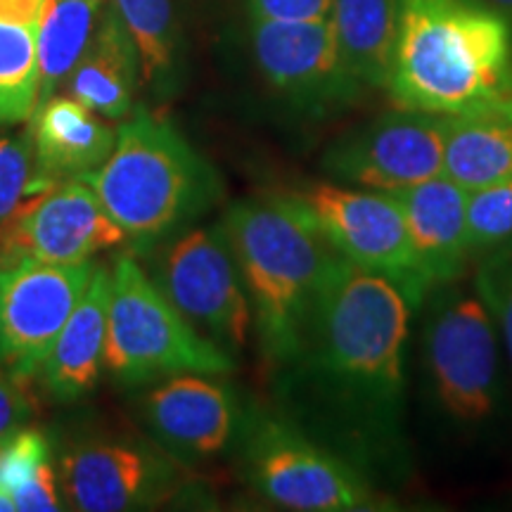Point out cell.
Here are the masks:
<instances>
[{"instance_id":"6da1fadb","label":"cell","mask_w":512,"mask_h":512,"mask_svg":"<svg viewBox=\"0 0 512 512\" xmlns=\"http://www.w3.org/2000/svg\"><path fill=\"white\" fill-rule=\"evenodd\" d=\"M418 316L392 280L339 259L299 354L280 368L299 430L392 494L413 475L408 356Z\"/></svg>"},{"instance_id":"7a4b0ae2","label":"cell","mask_w":512,"mask_h":512,"mask_svg":"<svg viewBox=\"0 0 512 512\" xmlns=\"http://www.w3.org/2000/svg\"><path fill=\"white\" fill-rule=\"evenodd\" d=\"M221 230L252 304L261 356L268 366L285 368L302 349L323 287L342 256L292 192L235 202Z\"/></svg>"},{"instance_id":"3957f363","label":"cell","mask_w":512,"mask_h":512,"mask_svg":"<svg viewBox=\"0 0 512 512\" xmlns=\"http://www.w3.org/2000/svg\"><path fill=\"white\" fill-rule=\"evenodd\" d=\"M384 91L441 117L512 93V24L477 0H401Z\"/></svg>"},{"instance_id":"277c9868","label":"cell","mask_w":512,"mask_h":512,"mask_svg":"<svg viewBox=\"0 0 512 512\" xmlns=\"http://www.w3.org/2000/svg\"><path fill=\"white\" fill-rule=\"evenodd\" d=\"M133 240H150L209 207L216 178L171 121L138 110L119 128L112 155L83 176Z\"/></svg>"},{"instance_id":"5b68a950","label":"cell","mask_w":512,"mask_h":512,"mask_svg":"<svg viewBox=\"0 0 512 512\" xmlns=\"http://www.w3.org/2000/svg\"><path fill=\"white\" fill-rule=\"evenodd\" d=\"M420 313V366L434 411L460 432L486 430L505 392L501 339L475 283L437 287Z\"/></svg>"},{"instance_id":"8992f818","label":"cell","mask_w":512,"mask_h":512,"mask_svg":"<svg viewBox=\"0 0 512 512\" xmlns=\"http://www.w3.org/2000/svg\"><path fill=\"white\" fill-rule=\"evenodd\" d=\"M105 368L124 382H145L171 373L226 375L235 361L192 328L136 259L124 256L112 273Z\"/></svg>"},{"instance_id":"52a82bcc","label":"cell","mask_w":512,"mask_h":512,"mask_svg":"<svg viewBox=\"0 0 512 512\" xmlns=\"http://www.w3.org/2000/svg\"><path fill=\"white\" fill-rule=\"evenodd\" d=\"M249 484L266 501L299 512H384L392 494L299 430L294 422L259 415L242 448Z\"/></svg>"},{"instance_id":"ba28073f","label":"cell","mask_w":512,"mask_h":512,"mask_svg":"<svg viewBox=\"0 0 512 512\" xmlns=\"http://www.w3.org/2000/svg\"><path fill=\"white\" fill-rule=\"evenodd\" d=\"M292 195L344 261L392 280L420 313L430 290L413 256L399 204L387 192L323 181Z\"/></svg>"},{"instance_id":"9c48e42d","label":"cell","mask_w":512,"mask_h":512,"mask_svg":"<svg viewBox=\"0 0 512 512\" xmlns=\"http://www.w3.org/2000/svg\"><path fill=\"white\" fill-rule=\"evenodd\" d=\"M446 117L394 107L332 140L320 166L332 181L394 192L444 174Z\"/></svg>"},{"instance_id":"30bf717a","label":"cell","mask_w":512,"mask_h":512,"mask_svg":"<svg viewBox=\"0 0 512 512\" xmlns=\"http://www.w3.org/2000/svg\"><path fill=\"white\" fill-rule=\"evenodd\" d=\"M162 283L197 332L228 354L245 347L254 328L252 304L221 226L195 228L176 240L164 256Z\"/></svg>"},{"instance_id":"8fae6325","label":"cell","mask_w":512,"mask_h":512,"mask_svg":"<svg viewBox=\"0 0 512 512\" xmlns=\"http://www.w3.org/2000/svg\"><path fill=\"white\" fill-rule=\"evenodd\" d=\"M93 264L19 261L0 268V366L12 380L41 373L57 335L93 278Z\"/></svg>"},{"instance_id":"7c38bea8","label":"cell","mask_w":512,"mask_h":512,"mask_svg":"<svg viewBox=\"0 0 512 512\" xmlns=\"http://www.w3.org/2000/svg\"><path fill=\"white\" fill-rule=\"evenodd\" d=\"M252 53L268 86L306 114L339 112L368 93L344 64L330 19H252Z\"/></svg>"},{"instance_id":"4fadbf2b","label":"cell","mask_w":512,"mask_h":512,"mask_svg":"<svg viewBox=\"0 0 512 512\" xmlns=\"http://www.w3.org/2000/svg\"><path fill=\"white\" fill-rule=\"evenodd\" d=\"M128 235L83 178H69L31 197L0 228V268L19 261L83 264Z\"/></svg>"},{"instance_id":"5bb4252c","label":"cell","mask_w":512,"mask_h":512,"mask_svg":"<svg viewBox=\"0 0 512 512\" xmlns=\"http://www.w3.org/2000/svg\"><path fill=\"white\" fill-rule=\"evenodd\" d=\"M62 484L76 510L121 512L164 501L178 486V470L145 448L95 441L64 456Z\"/></svg>"},{"instance_id":"9a60e30c","label":"cell","mask_w":512,"mask_h":512,"mask_svg":"<svg viewBox=\"0 0 512 512\" xmlns=\"http://www.w3.org/2000/svg\"><path fill=\"white\" fill-rule=\"evenodd\" d=\"M145 415L157 439L183 458H214L240 427L238 401L204 373H185L159 384L145 399Z\"/></svg>"},{"instance_id":"2e32d148","label":"cell","mask_w":512,"mask_h":512,"mask_svg":"<svg viewBox=\"0 0 512 512\" xmlns=\"http://www.w3.org/2000/svg\"><path fill=\"white\" fill-rule=\"evenodd\" d=\"M387 195L399 204L427 290L465 278L475 259L467 240V190L463 185L441 174Z\"/></svg>"},{"instance_id":"e0dca14e","label":"cell","mask_w":512,"mask_h":512,"mask_svg":"<svg viewBox=\"0 0 512 512\" xmlns=\"http://www.w3.org/2000/svg\"><path fill=\"white\" fill-rule=\"evenodd\" d=\"M29 136L48 183L93 174L112 155L117 128L69 95H53L31 114Z\"/></svg>"},{"instance_id":"ac0fdd59","label":"cell","mask_w":512,"mask_h":512,"mask_svg":"<svg viewBox=\"0 0 512 512\" xmlns=\"http://www.w3.org/2000/svg\"><path fill=\"white\" fill-rule=\"evenodd\" d=\"M110 287L112 275L105 266H95L81 302L67 318L43 363V380L57 399H81L100 380L102 366H105Z\"/></svg>"},{"instance_id":"d6986e66","label":"cell","mask_w":512,"mask_h":512,"mask_svg":"<svg viewBox=\"0 0 512 512\" xmlns=\"http://www.w3.org/2000/svg\"><path fill=\"white\" fill-rule=\"evenodd\" d=\"M140 79L136 43L112 5H105L100 24L72 74L64 81L69 98L105 119H126L133 110Z\"/></svg>"},{"instance_id":"ffe728a7","label":"cell","mask_w":512,"mask_h":512,"mask_svg":"<svg viewBox=\"0 0 512 512\" xmlns=\"http://www.w3.org/2000/svg\"><path fill=\"white\" fill-rule=\"evenodd\" d=\"M444 176L465 190L512 176V93L446 117Z\"/></svg>"},{"instance_id":"44dd1931","label":"cell","mask_w":512,"mask_h":512,"mask_svg":"<svg viewBox=\"0 0 512 512\" xmlns=\"http://www.w3.org/2000/svg\"><path fill=\"white\" fill-rule=\"evenodd\" d=\"M401 0H332L335 29L344 64L366 91H384L399 34Z\"/></svg>"},{"instance_id":"7402d4cb","label":"cell","mask_w":512,"mask_h":512,"mask_svg":"<svg viewBox=\"0 0 512 512\" xmlns=\"http://www.w3.org/2000/svg\"><path fill=\"white\" fill-rule=\"evenodd\" d=\"M105 0H46L36 27L38 100L60 91L98 29Z\"/></svg>"},{"instance_id":"603a6c76","label":"cell","mask_w":512,"mask_h":512,"mask_svg":"<svg viewBox=\"0 0 512 512\" xmlns=\"http://www.w3.org/2000/svg\"><path fill=\"white\" fill-rule=\"evenodd\" d=\"M140 57V79L159 93L174 91L181 34L171 0H110Z\"/></svg>"},{"instance_id":"cb8c5ba5","label":"cell","mask_w":512,"mask_h":512,"mask_svg":"<svg viewBox=\"0 0 512 512\" xmlns=\"http://www.w3.org/2000/svg\"><path fill=\"white\" fill-rule=\"evenodd\" d=\"M38 100L36 29L0 19V124L29 121Z\"/></svg>"},{"instance_id":"d4e9b609","label":"cell","mask_w":512,"mask_h":512,"mask_svg":"<svg viewBox=\"0 0 512 512\" xmlns=\"http://www.w3.org/2000/svg\"><path fill=\"white\" fill-rule=\"evenodd\" d=\"M467 240L472 259L512 240V176L467 190Z\"/></svg>"},{"instance_id":"484cf974","label":"cell","mask_w":512,"mask_h":512,"mask_svg":"<svg viewBox=\"0 0 512 512\" xmlns=\"http://www.w3.org/2000/svg\"><path fill=\"white\" fill-rule=\"evenodd\" d=\"M50 185L55 183H48L38 171L29 131L19 138H0V228Z\"/></svg>"},{"instance_id":"4316f807","label":"cell","mask_w":512,"mask_h":512,"mask_svg":"<svg viewBox=\"0 0 512 512\" xmlns=\"http://www.w3.org/2000/svg\"><path fill=\"white\" fill-rule=\"evenodd\" d=\"M472 283L494 318L498 339L512 366V240L477 256Z\"/></svg>"},{"instance_id":"83f0119b","label":"cell","mask_w":512,"mask_h":512,"mask_svg":"<svg viewBox=\"0 0 512 512\" xmlns=\"http://www.w3.org/2000/svg\"><path fill=\"white\" fill-rule=\"evenodd\" d=\"M48 460V439L38 430L15 432L0 448V486L15 491Z\"/></svg>"},{"instance_id":"f1b7e54d","label":"cell","mask_w":512,"mask_h":512,"mask_svg":"<svg viewBox=\"0 0 512 512\" xmlns=\"http://www.w3.org/2000/svg\"><path fill=\"white\" fill-rule=\"evenodd\" d=\"M330 10L332 0H247L249 19L259 22H318Z\"/></svg>"},{"instance_id":"f546056e","label":"cell","mask_w":512,"mask_h":512,"mask_svg":"<svg viewBox=\"0 0 512 512\" xmlns=\"http://www.w3.org/2000/svg\"><path fill=\"white\" fill-rule=\"evenodd\" d=\"M19 512H53L62 510L60 494H57L55 470L50 463L38 465L34 477L12 491Z\"/></svg>"},{"instance_id":"4dcf8cb0","label":"cell","mask_w":512,"mask_h":512,"mask_svg":"<svg viewBox=\"0 0 512 512\" xmlns=\"http://www.w3.org/2000/svg\"><path fill=\"white\" fill-rule=\"evenodd\" d=\"M10 380L0 377V444H5L29 415L27 399Z\"/></svg>"},{"instance_id":"1f68e13d","label":"cell","mask_w":512,"mask_h":512,"mask_svg":"<svg viewBox=\"0 0 512 512\" xmlns=\"http://www.w3.org/2000/svg\"><path fill=\"white\" fill-rule=\"evenodd\" d=\"M46 0H0V19L36 29Z\"/></svg>"},{"instance_id":"d6a6232c","label":"cell","mask_w":512,"mask_h":512,"mask_svg":"<svg viewBox=\"0 0 512 512\" xmlns=\"http://www.w3.org/2000/svg\"><path fill=\"white\" fill-rule=\"evenodd\" d=\"M477 3L498 12V15H503L512 24V0H477Z\"/></svg>"},{"instance_id":"836d02e7","label":"cell","mask_w":512,"mask_h":512,"mask_svg":"<svg viewBox=\"0 0 512 512\" xmlns=\"http://www.w3.org/2000/svg\"><path fill=\"white\" fill-rule=\"evenodd\" d=\"M15 510L17 505H15V496H12V491L0 486V512H15Z\"/></svg>"},{"instance_id":"e575fe53","label":"cell","mask_w":512,"mask_h":512,"mask_svg":"<svg viewBox=\"0 0 512 512\" xmlns=\"http://www.w3.org/2000/svg\"><path fill=\"white\" fill-rule=\"evenodd\" d=\"M0 446H3V444H0Z\"/></svg>"}]
</instances>
